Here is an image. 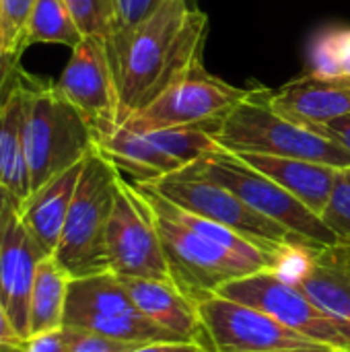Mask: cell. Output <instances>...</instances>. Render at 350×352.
I'll list each match as a JSON object with an SVG mask.
<instances>
[{
  "mask_svg": "<svg viewBox=\"0 0 350 352\" xmlns=\"http://www.w3.org/2000/svg\"><path fill=\"white\" fill-rule=\"evenodd\" d=\"M206 33L204 10L190 6L188 0H165L144 21L105 37L120 101V124L202 62Z\"/></svg>",
  "mask_w": 350,
  "mask_h": 352,
  "instance_id": "obj_1",
  "label": "cell"
},
{
  "mask_svg": "<svg viewBox=\"0 0 350 352\" xmlns=\"http://www.w3.org/2000/svg\"><path fill=\"white\" fill-rule=\"evenodd\" d=\"M217 144L233 155L258 153L305 159L350 169V153L320 128L297 124L270 105V89H250L248 95L210 132Z\"/></svg>",
  "mask_w": 350,
  "mask_h": 352,
  "instance_id": "obj_2",
  "label": "cell"
},
{
  "mask_svg": "<svg viewBox=\"0 0 350 352\" xmlns=\"http://www.w3.org/2000/svg\"><path fill=\"white\" fill-rule=\"evenodd\" d=\"M120 171L97 151L83 165L54 256L72 278L107 272V225Z\"/></svg>",
  "mask_w": 350,
  "mask_h": 352,
  "instance_id": "obj_3",
  "label": "cell"
},
{
  "mask_svg": "<svg viewBox=\"0 0 350 352\" xmlns=\"http://www.w3.org/2000/svg\"><path fill=\"white\" fill-rule=\"evenodd\" d=\"M95 132L56 85L29 89L25 153L31 192L95 151Z\"/></svg>",
  "mask_w": 350,
  "mask_h": 352,
  "instance_id": "obj_4",
  "label": "cell"
},
{
  "mask_svg": "<svg viewBox=\"0 0 350 352\" xmlns=\"http://www.w3.org/2000/svg\"><path fill=\"white\" fill-rule=\"evenodd\" d=\"M190 167L198 175L231 190L250 208L291 231L307 248L320 250L338 243L336 233L324 223L320 214L307 208L301 200L289 194L274 179L266 177L264 173L243 163L233 153L221 148L217 153L202 157Z\"/></svg>",
  "mask_w": 350,
  "mask_h": 352,
  "instance_id": "obj_5",
  "label": "cell"
},
{
  "mask_svg": "<svg viewBox=\"0 0 350 352\" xmlns=\"http://www.w3.org/2000/svg\"><path fill=\"white\" fill-rule=\"evenodd\" d=\"M142 186H149L151 190H155L157 194L188 212H194L198 217L237 231L239 235L248 237L250 241L258 243L274 256H281L289 245L301 243L291 231L250 208L239 196H235L225 186L198 175L190 165L182 171Z\"/></svg>",
  "mask_w": 350,
  "mask_h": 352,
  "instance_id": "obj_6",
  "label": "cell"
},
{
  "mask_svg": "<svg viewBox=\"0 0 350 352\" xmlns=\"http://www.w3.org/2000/svg\"><path fill=\"white\" fill-rule=\"evenodd\" d=\"M64 326L138 344L184 342L151 322L111 270L70 280Z\"/></svg>",
  "mask_w": 350,
  "mask_h": 352,
  "instance_id": "obj_7",
  "label": "cell"
},
{
  "mask_svg": "<svg viewBox=\"0 0 350 352\" xmlns=\"http://www.w3.org/2000/svg\"><path fill=\"white\" fill-rule=\"evenodd\" d=\"M217 295L252 305L326 349L350 352V322L322 311L299 287L283 280L272 270L229 280Z\"/></svg>",
  "mask_w": 350,
  "mask_h": 352,
  "instance_id": "obj_8",
  "label": "cell"
},
{
  "mask_svg": "<svg viewBox=\"0 0 350 352\" xmlns=\"http://www.w3.org/2000/svg\"><path fill=\"white\" fill-rule=\"evenodd\" d=\"M146 206L153 214V221H155V227H157V233L165 252L171 283L184 295H188L194 303H200L202 299L217 295V291L229 280L258 274V270L252 268L248 262L225 252L212 241L200 237L196 231L163 214L151 204Z\"/></svg>",
  "mask_w": 350,
  "mask_h": 352,
  "instance_id": "obj_9",
  "label": "cell"
},
{
  "mask_svg": "<svg viewBox=\"0 0 350 352\" xmlns=\"http://www.w3.org/2000/svg\"><path fill=\"white\" fill-rule=\"evenodd\" d=\"M250 89H239L227 80L210 74L202 62H198L186 76L173 82L163 95H159L144 109L132 113L120 126L138 132H151L177 126H217L245 95Z\"/></svg>",
  "mask_w": 350,
  "mask_h": 352,
  "instance_id": "obj_10",
  "label": "cell"
},
{
  "mask_svg": "<svg viewBox=\"0 0 350 352\" xmlns=\"http://www.w3.org/2000/svg\"><path fill=\"white\" fill-rule=\"evenodd\" d=\"M105 243L107 264L113 274L171 283L153 214L124 175L118 177Z\"/></svg>",
  "mask_w": 350,
  "mask_h": 352,
  "instance_id": "obj_11",
  "label": "cell"
},
{
  "mask_svg": "<svg viewBox=\"0 0 350 352\" xmlns=\"http://www.w3.org/2000/svg\"><path fill=\"white\" fill-rule=\"evenodd\" d=\"M198 305L206 346L212 352H272L326 349L270 318L268 314L210 295Z\"/></svg>",
  "mask_w": 350,
  "mask_h": 352,
  "instance_id": "obj_12",
  "label": "cell"
},
{
  "mask_svg": "<svg viewBox=\"0 0 350 352\" xmlns=\"http://www.w3.org/2000/svg\"><path fill=\"white\" fill-rule=\"evenodd\" d=\"M60 95L89 122L95 138L120 126V101L105 50V39L85 35L54 82Z\"/></svg>",
  "mask_w": 350,
  "mask_h": 352,
  "instance_id": "obj_13",
  "label": "cell"
},
{
  "mask_svg": "<svg viewBox=\"0 0 350 352\" xmlns=\"http://www.w3.org/2000/svg\"><path fill=\"white\" fill-rule=\"evenodd\" d=\"M43 256L47 252L25 227L19 217V206L10 200L0 219V303L25 340L31 287Z\"/></svg>",
  "mask_w": 350,
  "mask_h": 352,
  "instance_id": "obj_14",
  "label": "cell"
},
{
  "mask_svg": "<svg viewBox=\"0 0 350 352\" xmlns=\"http://www.w3.org/2000/svg\"><path fill=\"white\" fill-rule=\"evenodd\" d=\"M270 105L297 124L322 128L350 116V78H324L307 72L270 91Z\"/></svg>",
  "mask_w": 350,
  "mask_h": 352,
  "instance_id": "obj_15",
  "label": "cell"
},
{
  "mask_svg": "<svg viewBox=\"0 0 350 352\" xmlns=\"http://www.w3.org/2000/svg\"><path fill=\"white\" fill-rule=\"evenodd\" d=\"M134 305L157 326L184 342L206 346L198 305L169 280L120 276Z\"/></svg>",
  "mask_w": 350,
  "mask_h": 352,
  "instance_id": "obj_16",
  "label": "cell"
},
{
  "mask_svg": "<svg viewBox=\"0 0 350 352\" xmlns=\"http://www.w3.org/2000/svg\"><path fill=\"white\" fill-rule=\"evenodd\" d=\"M235 157H239L243 163L264 173L266 177L274 179L278 186H283L289 194H293L320 217L324 214L332 192L344 171L326 163L291 157H272L258 153H239Z\"/></svg>",
  "mask_w": 350,
  "mask_h": 352,
  "instance_id": "obj_17",
  "label": "cell"
},
{
  "mask_svg": "<svg viewBox=\"0 0 350 352\" xmlns=\"http://www.w3.org/2000/svg\"><path fill=\"white\" fill-rule=\"evenodd\" d=\"M29 87L12 82L0 99V184L19 206L31 194L25 153Z\"/></svg>",
  "mask_w": 350,
  "mask_h": 352,
  "instance_id": "obj_18",
  "label": "cell"
},
{
  "mask_svg": "<svg viewBox=\"0 0 350 352\" xmlns=\"http://www.w3.org/2000/svg\"><path fill=\"white\" fill-rule=\"evenodd\" d=\"M95 151L101 153L120 175H128L132 184H149L184 169L146 132H136L126 126H116L111 132L97 138Z\"/></svg>",
  "mask_w": 350,
  "mask_h": 352,
  "instance_id": "obj_19",
  "label": "cell"
},
{
  "mask_svg": "<svg viewBox=\"0 0 350 352\" xmlns=\"http://www.w3.org/2000/svg\"><path fill=\"white\" fill-rule=\"evenodd\" d=\"M83 165L85 161L58 173L19 204L21 221L47 254H54L58 248Z\"/></svg>",
  "mask_w": 350,
  "mask_h": 352,
  "instance_id": "obj_20",
  "label": "cell"
},
{
  "mask_svg": "<svg viewBox=\"0 0 350 352\" xmlns=\"http://www.w3.org/2000/svg\"><path fill=\"white\" fill-rule=\"evenodd\" d=\"M295 287L322 311L350 322V243L311 250L305 274Z\"/></svg>",
  "mask_w": 350,
  "mask_h": 352,
  "instance_id": "obj_21",
  "label": "cell"
},
{
  "mask_svg": "<svg viewBox=\"0 0 350 352\" xmlns=\"http://www.w3.org/2000/svg\"><path fill=\"white\" fill-rule=\"evenodd\" d=\"M70 280V272L54 254H47L39 260L29 299L27 338L64 326Z\"/></svg>",
  "mask_w": 350,
  "mask_h": 352,
  "instance_id": "obj_22",
  "label": "cell"
},
{
  "mask_svg": "<svg viewBox=\"0 0 350 352\" xmlns=\"http://www.w3.org/2000/svg\"><path fill=\"white\" fill-rule=\"evenodd\" d=\"M83 37L64 0H35L23 37V52L35 43H60L72 50Z\"/></svg>",
  "mask_w": 350,
  "mask_h": 352,
  "instance_id": "obj_23",
  "label": "cell"
},
{
  "mask_svg": "<svg viewBox=\"0 0 350 352\" xmlns=\"http://www.w3.org/2000/svg\"><path fill=\"white\" fill-rule=\"evenodd\" d=\"M309 74L324 78H350V29H332L311 47Z\"/></svg>",
  "mask_w": 350,
  "mask_h": 352,
  "instance_id": "obj_24",
  "label": "cell"
},
{
  "mask_svg": "<svg viewBox=\"0 0 350 352\" xmlns=\"http://www.w3.org/2000/svg\"><path fill=\"white\" fill-rule=\"evenodd\" d=\"M83 35L105 39L116 31V0H64Z\"/></svg>",
  "mask_w": 350,
  "mask_h": 352,
  "instance_id": "obj_25",
  "label": "cell"
},
{
  "mask_svg": "<svg viewBox=\"0 0 350 352\" xmlns=\"http://www.w3.org/2000/svg\"><path fill=\"white\" fill-rule=\"evenodd\" d=\"M35 0H0V56L21 58L27 21Z\"/></svg>",
  "mask_w": 350,
  "mask_h": 352,
  "instance_id": "obj_26",
  "label": "cell"
},
{
  "mask_svg": "<svg viewBox=\"0 0 350 352\" xmlns=\"http://www.w3.org/2000/svg\"><path fill=\"white\" fill-rule=\"evenodd\" d=\"M324 223L336 233L338 241L350 243V173L349 169L342 171L332 198L322 214Z\"/></svg>",
  "mask_w": 350,
  "mask_h": 352,
  "instance_id": "obj_27",
  "label": "cell"
},
{
  "mask_svg": "<svg viewBox=\"0 0 350 352\" xmlns=\"http://www.w3.org/2000/svg\"><path fill=\"white\" fill-rule=\"evenodd\" d=\"M70 332V349L72 352H130L138 346V342H126V340H116L109 336H101L95 332L78 330L66 326Z\"/></svg>",
  "mask_w": 350,
  "mask_h": 352,
  "instance_id": "obj_28",
  "label": "cell"
},
{
  "mask_svg": "<svg viewBox=\"0 0 350 352\" xmlns=\"http://www.w3.org/2000/svg\"><path fill=\"white\" fill-rule=\"evenodd\" d=\"M165 0H116V29L132 27L151 16Z\"/></svg>",
  "mask_w": 350,
  "mask_h": 352,
  "instance_id": "obj_29",
  "label": "cell"
},
{
  "mask_svg": "<svg viewBox=\"0 0 350 352\" xmlns=\"http://www.w3.org/2000/svg\"><path fill=\"white\" fill-rule=\"evenodd\" d=\"M25 352H72L70 349V332L66 326L35 334L23 342Z\"/></svg>",
  "mask_w": 350,
  "mask_h": 352,
  "instance_id": "obj_30",
  "label": "cell"
},
{
  "mask_svg": "<svg viewBox=\"0 0 350 352\" xmlns=\"http://www.w3.org/2000/svg\"><path fill=\"white\" fill-rule=\"evenodd\" d=\"M23 342H25V338L19 334L8 311L0 303V346H21Z\"/></svg>",
  "mask_w": 350,
  "mask_h": 352,
  "instance_id": "obj_31",
  "label": "cell"
},
{
  "mask_svg": "<svg viewBox=\"0 0 350 352\" xmlns=\"http://www.w3.org/2000/svg\"><path fill=\"white\" fill-rule=\"evenodd\" d=\"M322 132H326L330 138H334L340 146H344L350 153V116H344V118H338L326 126L320 128Z\"/></svg>",
  "mask_w": 350,
  "mask_h": 352,
  "instance_id": "obj_32",
  "label": "cell"
},
{
  "mask_svg": "<svg viewBox=\"0 0 350 352\" xmlns=\"http://www.w3.org/2000/svg\"><path fill=\"white\" fill-rule=\"evenodd\" d=\"M194 346L202 344H190V342H149V344H138L130 352H190Z\"/></svg>",
  "mask_w": 350,
  "mask_h": 352,
  "instance_id": "obj_33",
  "label": "cell"
},
{
  "mask_svg": "<svg viewBox=\"0 0 350 352\" xmlns=\"http://www.w3.org/2000/svg\"><path fill=\"white\" fill-rule=\"evenodd\" d=\"M17 58H2L0 56V99L4 97V93L12 87L14 78V70H17Z\"/></svg>",
  "mask_w": 350,
  "mask_h": 352,
  "instance_id": "obj_34",
  "label": "cell"
},
{
  "mask_svg": "<svg viewBox=\"0 0 350 352\" xmlns=\"http://www.w3.org/2000/svg\"><path fill=\"white\" fill-rule=\"evenodd\" d=\"M12 198H10V194L4 190V186L0 184V219H2V212H4V208H6V204L10 202ZM14 202V200H12Z\"/></svg>",
  "mask_w": 350,
  "mask_h": 352,
  "instance_id": "obj_35",
  "label": "cell"
},
{
  "mask_svg": "<svg viewBox=\"0 0 350 352\" xmlns=\"http://www.w3.org/2000/svg\"><path fill=\"white\" fill-rule=\"evenodd\" d=\"M272 352H342V351H334V349H314V351H272Z\"/></svg>",
  "mask_w": 350,
  "mask_h": 352,
  "instance_id": "obj_36",
  "label": "cell"
},
{
  "mask_svg": "<svg viewBox=\"0 0 350 352\" xmlns=\"http://www.w3.org/2000/svg\"><path fill=\"white\" fill-rule=\"evenodd\" d=\"M0 352H25L23 344L21 346H0Z\"/></svg>",
  "mask_w": 350,
  "mask_h": 352,
  "instance_id": "obj_37",
  "label": "cell"
},
{
  "mask_svg": "<svg viewBox=\"0 0 350 352\" xmlns=\"http://www.w3.org/2000/svg\"><path fill=\"white\" fill-rule=\"evenodd\" d=\"M190 352H212L208 346H194Z\"/></svg>",
  "mask_w": 350,
  "mask_h": 352,
  "instance_id": "obj_38",
  "label": "cell"
},
{
  "mask_svg": "<svg viewBox=\"0 0 350 352\" xmlns=\"http://www.w3.org/2000/svg\"><path fill=\"white\" fill-rule=\"evenodd\" d=\"M349 173H350V169H349Z\"/></svg>",
  "mask_w": 350,
  "mask_h": 352,
  "instance_id": "obj_39",
  "label": "cell"
}]
</instances>
